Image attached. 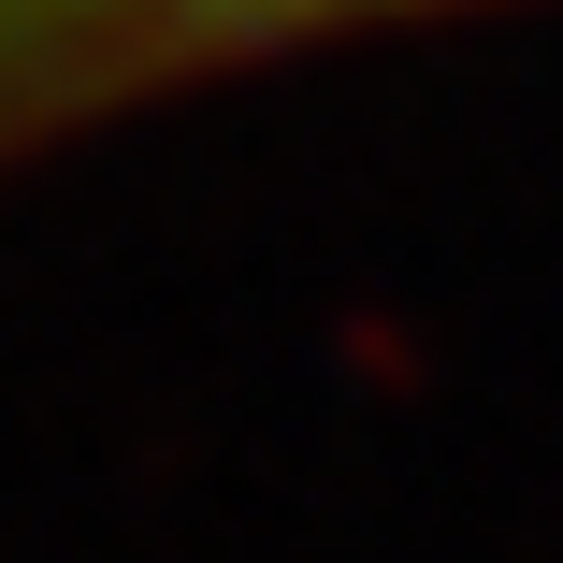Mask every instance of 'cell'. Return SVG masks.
<instances>
[{
    "label": "cell",
    "instance_id": "6da1fadb",
    "mask_svg": "<svg viewBox=\"0 0 563 563\" xmlns=\"http://www.w3.org/2000/svg\"><path fill=\"white\" fill-rule=\"evenodd\" d=\"M463 15H534V0H0V174L145 131L202 87H261Z\"/></svg>",
    "mask_w": 563,
    "mask_h": 563
}]
</instances>
